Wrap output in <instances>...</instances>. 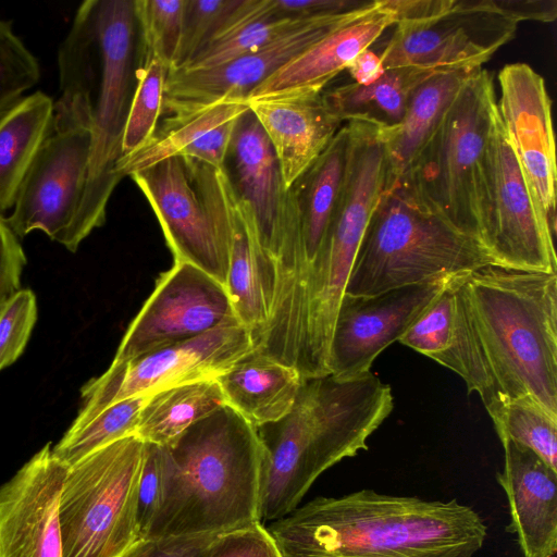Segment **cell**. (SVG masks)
I'll return each instance as SVG.
<instances>
[{"label": "cell", "mask_w": 557, "mask_h": 557, "mask_svg": "<svg viewBox=\"0 0 557 557\" xmlns=\"http://www.w3.org/2000/svg\"><path fill=\"white\" fill-rule=\"evenodd\" d=\"M352 83L367 85L377 79L383 73L384 67L377 52L371 47L360 52L346 69Z\"/></svg>", "instance_id": "cell-46"}, {"label": "cell", "mask_w": 557, "mask_h": 557, "mask_svg": "<svg viewBox=\"0 0 557 557\" xmlns=\"http://www.w3.org/2000/svg\"><path fill=\"white\" fill-rule=\"evenodd\" d=\"M37 321L36 296L21 288L0 312V371L23 354Z\"/></svg>", "instance_id": "cell-38"}, {"label": "cell", "mask_w": 557, "mask_h": 557, "mask_svg": "<svg viewBox=\"0 0 557 557\" xmlns=\"http://www.w3.org/2000/svg\"><path fill=\"white\" fill-rule=\"evenodd\" d=\"M162 494L144 539L223 534L261 523L263 449L225 405L160 446Z\"/></svg>", "instance_id": "cell-5"}, {"label": "cell", "mask_w": 557, "mask_h": 557, "mask_svg": "<svg viewBox=\"0 0 557 557\" xmlns=\"http://www.w3.org/2000/svg\"><path fill=\"white\" fill-rule=\"evenodd\" d=\"M227 157L233 163L232 173L227 172L233 186L255 214L263 289L285 219L288 188L284 187L275 151L250 109L236 122Z\"/></svg>", "instance_id": "cell-19"}, {"label": "cell", "mask_w": 557, "mask_h": 557, "mask_svg": "<svg viewBox=\"0 0 557 557\" xmlns=\"http://www.w3.org/2000/svg\"><path fill=\"white\" fill-rule=\"evenodd\" d=\"M150 395L117 401L86 423L71 425L52 446L54 457L70 467L94 450L124 436L134 435L139 414Z\"/></svg>", "instance_id": "cell-31"}, {"label": "cell", "mask_w": 557, "mask_h": 557, "mask_svg": "<svg viewBox=\"0 0 557 557\" xmlns=\"http://www.w3.org/2000/svg\"><path fill=\"white\" fill-rule=\"evenodd\" d=\"M26 256L18 237L0 214V312L11 297L21 289Z\"/></svg>", "instance_id": "cell-42"}, {"label": "cell", "mask_w": 557, "mask_h": 557, "mask_svg": "<svg viewBox=\"0 0 557 557\" xmlns=\"http://www.w3.org/2000/svg\"><path fill=\"white\" fill-rule=\"evenodd\" d=\"M498 84V116L556 234L557 165L544 78L525 63H512L500 70Z\"/></svg>", "instance_id": "cell-18"}, {"label": "cell", "mask_w": 557, "mask_h": 557, "mask_svg": "<svg viewBox=\"0 0 557 557\" xmlns=\"http://www.w3.org/2000/svg\"><path fill=\"white\" fill-rule=\"evenodd\" d=\"M253 350L251 332L234 323L126 361H112L82 387L83 404L72 425H82L129 397L216 379Z\"/></svg>", "instance_id": "cell-11"}, {"label": "cell", "mask_w": 557, "mask_h": 557, "mask_svg": "<svg viewBox=\"0 0 557 557\" xmlns=\"http://www.w3.org/2000/svg\"><path fill=\"white\" fill-rule=\"evenodd\" d=\"M231 212L232 243L225 288L237 321L251 332L253 338L268 321V308L256 256L255 214L234 186Z\"/></svg>", "instance_id": "cell-26"}, {"label": "cell", "mask_w": 557, "mask_h": 557, "mask_svg": "<svg viewBox=\"0 0 557 557\" xmlns=\"http://www.w3.org/2000/svg\"><path fill=\"white\" fill-rule=\"evenodd\" d=\"M435 72L412 66L386 69L370 84L358 85L351 82L323 91V96L343 123L366 120L391 127L404 116L414 88Z\"/></svg>", "instance_id": "cell-27"}, {"label": "cell", "mask_w": 557, "mask_h": 557, "mask_svg": "<svg viewBox=\"0 0 557 557\" xmlns=\"http://www.w3.org/2000/svg\"><path fill=\"white\" fill-rule=\"evenodd\" d=\"M138 26L134 0H87L58 50L59 98L91 137L84 224L90 234L107 215L122 138L136 86Z\"/></svg>", "instance_id": "cell-3"}, {"label": "cell", "mask_w": 557, "mask_h": 557, "mask_svg": "<svg viewBox=\"0 0 557 557\" xmlns=\"http://www.w3.org/2000/svg\"><path fill=\"white\" fill-rule=\"evenodd\" d=\"M152 208L174 262L189 263L226 286L230 253L182 157H171L131 175Z\"/></svg>", "instance_id": "cell-15"}, {"label": "cell", "mask_w": 557, "mask_h": 557, "mask_svg": "<svg viewBox=\"0 0 557 557\" xmlns=\"http://www.w3.org/2000/svg\"><path fill=\"white\" fill-rule=\"evenodd\" d=\"M453 278L398 339L400 344L433 360L449 348L453 339Z\"/></svg>", "instance_id": "cell-37"}, {"label": "cell", "mask_w": 557, "mask_h": 557, "mask_svg": "<svg viewBox=\"0 0 557 557\" xmlns=\"http://www.w3.org/2000/svg\"><path fill=\"white\" fill-rule=\"evenodd\" d=\"M479 69L437 71L414 88L401 120L384 126L386 184L408 172L462 86Z\"/></svg>", "instance_id": "cell-23"}, {"label": "cell", "mask_w": 557, "mask_h": 557, "mask_svg": "<svg viewBox=\"0 0 557 557\" xmlns=\"http://www.w3.org/2000/svg\"><path fill=\"white\" fill-rule=\"evenodd\" d=\"M495 5L513 20L553 22L557 17V2L555 0H493Z\"/></svg>", "instance_id": "cell-45"}, {"label": "cell", "mask_w": 557, "mask_h": 557, "mask_svg": "<svg viewBox=\"0 0 557 557\" xmlns=\"http://www.w3.org/2000/svg\"><path fill=\"white\" fill-rule=\"evenodd\" d=\"M209 557H281L264 524L219 534Z\"/></svg>", "instance_id": "cell-39"}, {"label": "cell", "mask_w": 557, "mask_h": 557, "mask_svg": "<svg viewBox=\"0 0 557 557\" xmlns=\"http://www.w3.org/2000/svg\"><path fill=\"white\" fill-rule=\"evenodd\" d=\"M281 557H472L487 525L457 499L363 488L319 496L264 525Z\"/></svg>", "instance_id": "cell-2"}, {"label": "cell", "mask_w": 557, "mask_h": 557, "mask_svg": "<svg viewBox=\"0 0 557 557\" xmlns=\"http://www.w3.org/2000/svg\"><path fill=\"white\" fill-rule=\"evenodd\" d=\"M451 286L453 339L435 361L484 407L523 399L557 419V273L490 264Z\"/></svg>", "instance_id": "cell-1"}, {"label": "cell", "mask_w": 557, "mask_h": 557, "mask_svg": "<svg viewBox=\"0 0 557 557\" xmlns=\"http://www.w3.org/2000/svg\"><path fill=\"white\" fill-rule=\"evenodd\" d=\"M504 467L496 479L504 490L510 522L524 557H555L557 552V471L513 441H503Z\"/></svg>", "instance_id": "cell-21"}, {"label": "cell", "mask_w": 557, "mask_h": 557, "mask_svg": "<svg viewBox=\"0 0 557 557\" xmlns=\"http://www.w3.org/2000/svg\"><path fill=\"white\" fill-rule=\"evenodd\" d=\"M493 264L482 245L422 205L400 181L385 185L345 294L371 296ZM494 265V264H493Z\"/></svg>", "instance_id": "cell-6"}, {"label": "cell", "mask_w": 557, "mask_h": 557, "mask_svg": "<svg viewBox=\"0 0 557 557\" xmlns=\"http://www.w3.org/2000/svg\"><path fill=\"white\" fill-rule=\"evenodd\" d=\"M393 408L392 388L371 371L305 380L290 411L257 428L261 523L289 515L325 470L367 450Z\"/></svg>", "instance_id": "cell-4"}, {"label": "cell", "mask_w": 557, "mask_h": 557, "mask_svg": "<svg viewBox=\"0 0 557 557\" xmlns=\"http://www.w3.org/2000/svg\"><path fill=\"white\" fill-rule=\"evenodd\" d=\"M91 137L59 99L48 132L20 186L7 219L22 238L33 231L75 252L89 235L84 224Z\"/></svg>", "instance_id": "cell-9"}, {"label": "cell", "mask_w": 557, "mask_h": 557, "mask_svg": "<svg viewBox=\"0 0 557 557\" xmlns=\"http://www.w3.org/2000/svg\"><path fill=\"white\" fill-rule=\"evenodd\" d=\"M374 0H271L272 14L280 18L308 20L341 15L362 9Z\"/></svg>", "instance_id": "cell-43"}, {"label": "cell", "mask_w": 557, "mask_h": 557, "mask_svg": "<svg viewBox=\"0 0 557 557\" xmlns=\"http://www.w3.org/2000/svg\"><path fill=\"white\" fill-rule=\"evenodd\" d=\"M323 91L294 89L246 100L275 151L286 189L317 160L343 125Z\"/></svg>", "instance_id": "cell-20"}, {"label": "cell", "mask_w": 557, "mask_h": 557, "mask_svg": "<svg viewBox=\"0 0 557 557\" xmlns=\"http://www.w3.org/2000/svg\"><path fill=\"white\" fill-rule=\"evenodd\" d=\"M168 75L169 67L161 60L143 55L123 133L121 158L140 150L157 131Z\"/></svg>", "instance_id": "cell-33"}, {"label": "cell", "mask_w": 557, "mask_h": 557, "mask_svg": "<svg viewBox=\"0 0 557 557\" xmlns=\"http://www.w3.org/2000/svg\"><path fill=\"white\" fill-rule=\"evenodd\" d=\"M555 236L497 112L483 162L480 243L496 267L557 273Z\"/></svg>", "instance_id": "cell-10"}, {"label": "cell", "mask_w": 557, "mask_h": 557, "mask_svg": "<svg viewBox=\"0 0 557 557\" xmlns=\"http://www.w3.org/2000/svg\"><path fill=\"white\" fill-rule=\"evenodd\" d=\"M496 115L493 75L481 67L397 180L422 205L479 243L483 162Z\"/></svg>", "instance_id": "cell-7"}, {"label": "cell", "mask_w": 557, "mask_h": 557, "mask_svg": "<svg viewBox=\"0 0 557 557\" xmlns=\"http://www.w3.org/2000/svg\"><path fill=\"white\" fill-rule=\"evenodd\" d=\"M359 10L307 20L272 42L214 67L169 72L163 108L171 113L221 100H246L256 87L277 70Z\"/></svg>", "instance_id": "cell-16"}, {"label": "cell", "mask_w": 557, "mask_h": 557, "mask_svg": "<svg viewBox=\"0 0 557 557\" xmlns=\"http://www.w3.org/2000/svg\"><path fill=\"white\" fill-rule=\"evenodd\" d=\"M457 274L440 275L371 296L344 294L335 318L329 373L370 371L375 358L401 335Z\"/></svg>", "instance_id": "cell-14"}, {"label": "cell", "mask_w": 557, "mask_h": 557, "mask_svg": "<svg viewBox=\"0 0 557 557\" xmlns=\"http://www.w3.org/2000/svg\"><path fill=\"white\" fill-rule=\"evenodd\" d=\"M215 380L226 405L256 429L285 417L305 381L294 367L256 351Z\"/></svg>", "instance_id": "cell-24"}, {"label": "cell", "mask_w": 557, "mask_h": 557, "mask_svg": "<svg viewBox=\"0 0 557 557\" xmlns=\"http://www.w3.org/2000/svg\"><path fill=\"white\" fill-rule=\"evenodd\" d=\"M145 450L128 435L67 467L59 500L63 557H123L139 540Z\"/></svg>", "instance_id": "cell-8"}, {"label": "cell", "mask_w": 557, "mask_h": 557, "mask_svg": "<svg viewBox=\"0 0 557 557\" xmlns=\"http://www.w3.org/2000/svg\"><path fill=\"white\" fill-rule=\"evenodd\" d=\"M234 323L239 322L226 288L202 270L174 262L158 277L112 361H126Z\"/></svg>", "instance_id": "cell-13"}, {"label": "cell", "mask_w": 557, "mask_h": 557, "mask_svg": "<svg viewBox=\"0 0 557 557\" xmlns=\"http://www.w3.org/2000/svg\"><path fill=\"white\" fill-rule=\"evenodd\" d=\"M306 21L273 16L270 0H243L227 25L186 67L178 71L221 65L272 42Z\"/></svg>", "instance_id": "cell-30"}, {"label": "cell", "mask_w": 557, "mask_h": 557, "mask_svg": "<svg viewBox=\"0 0 557 557\" xmlns=\"http://www.w3.org/2000/svg\"><path fill=\"white\" fill-rule=\"evenodd\" d=\"M219 534L138 540L123 557H209Z\"/></svg>", "instance_id": "cell-41"}, {"label": "cell", "mask_w": 557, "mask_h": 557, "mask_svg": "<svg viewBox=\"0 0 557 557\" xmlns=\"http://www.w3.org/2000/svg\"><path fill=\"white\" fill-rule=\"evenodd\" d=\"M186 0H134L145 54L161 60L169 72L180 47Z\"/></svg>", "instance_id": "cell-34"}, {"label": "cell", "mask_w": 557, "mask_h": 557, "mask_svg": "<svg viewBox=\"0 0 557 557\" xmlns=\"http://www.w3.org/2000/svg\"><path fill=\"white\" fill-rule=\"evenodd\" d=\"M40 79L37 58L0 18V116L9 111Z\"/></svg>", "instance_id": "cell-36"}, {"label": "cell", "mask_w": 557, "mask_h": 557, "mask_svg": "<svg viewBox=\"0 0 557 557\" xmlns=\"http://www.w3.org/2000/svg\"><path fill=\"white\" fill-rule=\"evenodd\" d=\"M162 494V462L160 446L146 443L138 498L137 523L139 540L144 539L160 505Z\"/></svg>", "instance_id": "cell-40"}, {"label": "cell", "mask_w": 557, "mask_h": 557, "mask_svg": "<svg viewBox=\"0 0 557 557\" xmlns=\"http://www.w3.org/2000/svg\"><path fill=\"white\" fill-rule=\"evenodd\" d=\"M249 110L246 100H221L206 107L171 112L151 139L137 152L121 158L116 173L123 178L171 157H181L209 132Z\"/></svg>", "instance_id": "cell-29"}, {"label": "cell", "mask_w": 557, "mask_h": 557, "mask_svg": "<svg viewBox=\"0 0 557 557\" xmlns=\"http://www.w3.org/2000/svg\"><path fill=\"white\" fill-rule=\"evenodd\" d=\"M485 409L500 442L509 440L528 447L557 471V419L523 399L495 403Z\"/></svg>", "instance_id": "cell-32"}, {"label": "cell", "mask_w": 557, "mask_h": 557, "mask_svg": "<svg viewBox=\"0 0 557 557\" xmlns=\"http://www.w3.org/2000/svg\"><path fill=\"white\" fill-rule=\"evenodd\" d=\"M238 117L215 127L181 157L214 169L225 168L228 147Z\"/></svg>", "instance_id": "cell-44"}, {"label": "cell", "mask_w": 557, "mask_h": 557, "mask_svg": "<svg viewBox=\"0 0 557 557\" xmlns=\"http://www.w3.org/2000/svg\"><path fill=\"white\" fill-rule=\"evenodd\" d=\"M243 0H186L183 32L174 66L186 67L227 25Z\"/></svg>", "instance_id": "cell-35"}, {"label": "cell", "mask_w": 557, "mask_h": 557, "mask_svg": "<svg viewBox=\"0 0 557 557\" xmlns=\"http://www.w3.org/2000/svg\"><path fill=\"white\" fill-rule=\"evenodd\" d=\"M53 100L38 90L0 116V213L14 207L20 186L48 132Z\"/></svg>", "instance_id": "cell-25"}, {"label": "cell", "mask_w": 557, "mask_h": 557, "mask_svg": "<svg viewBox=\"0 0 557 557\" xmlns=\"http://www.w3.org/2000/svg\"><path fill=\"white\" fill-rule=\"evenodd\" d=\"M225 405L215 379L173 386L150 395L140 411L134 435L145 443L166 446Z\"/></svg>", "instance_id": "cell-28"}, {"label": "cell", "mask_w": 557, "mask_h": 557, "mask_svg": "<svg viewBox=\"0 0 557 557\" xmlns=\"http://www.w3.org/2000/svg\"><path fill=\"white\" fill-rule=\"evenodd\" d=\"M394 24L395 14L388 1L374 0L277 70L247 99L294 89L323 91L337 74Z\"/></svg>", "instance_id": "cell-22"}, {"label": "cell", "mask_w": 557, "mask_h": 557, "mask_svg": "<svg viewBox=\"0 0 557 557\" xmlns=\"http://www.w3.org/2000/svg\"><path fill=\"white\" fill-rule=\"evenodd\" d=\"M517 25L493 0H438L426 17L396 23L379 55L384 70L479 69L513 38Z\"/></svg>", "instance_id": "cell-12"}, {"label": "cell", "mask_w": 557, "mask_h": 557, "mask_svg": "<svg viewBox=\"0 0 557 557\" xmlns=\"http://www.w3.org/2000/svg\"><path fill=\"white\" fill-rule=\"evenodd\" d=\"M66 470L47 443L0 486V557H63L59 500Z\"/></svg>", "instance_id": "cell-17"}]
</instances>
